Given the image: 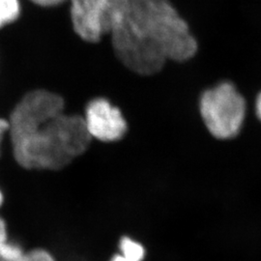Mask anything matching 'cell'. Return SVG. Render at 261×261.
<instances>
[{"label":"cell","mask_w":261,"mask_h":261,"mask_svg":"<svg viewBox=\"0 0 261 261\" xmlns=\"http://www.w3.org/2000/svg\"><path fill=\"white\" fill-rule=\"evenodd\" d=\"M17 163L28 169H60L87 149L89 136L84 117L64 113L57 94L34 90L13 112L9 130Z\"/></svg>","instance_id":"obj_1"},{"label":"cell","mask_w":261,"mask_h":261,"mask_svg":"<svg viewBox=\"0 0 261 261\" xmlns=\"http://www.w3.org/2000/svg\"><path fill=\"white\" fill-rule=\"evenodd\" d=\"M110 35L118 59L140 75L158 73L168 60L186 61L197 49L186 21L168 0H129Z\"/></svg>","instance_id":"obj_2"},{"label":"cell","mask_w":261,"mask_h":261,"mask_svg":"<svg viewBox=\"0 0 261 261\" xmlns=\"http://www.w3.org/2000/svg\"><path fill=\"white\" fill-rule=\"evenodd\" d=\"M199 111L207 130L214 138L229 140L242 129L247 106L233 84L225 82L202 94Z\"/></svg>","instance_id":"obj_3"},{"label":"cell","mask_w":261,"mask_h":261,"mask_svg":"<svg viewBox=\"0 0 261 261\" xmlns=\"http://www.w3.org/2000/svg\"><path fill=\"white\" fill-rule=\"evenodd\" d=\"M129 0H71V19L76 34L96 43L111 34L126 15Z\"/></svg>","instance_id":"obj_4"},{"label":"cell","mask_w":261,"mask_h":261,"mask_svg":"<svg viewBox=\"0 0 261 261\" xmlns=\"http://www.w3.org/2000/svg\"><path fill=\"white\" fill-rule=\"evenodd\" d=\"M84 120L91 139L105 142L121 140L127 130L121 112L103 98L88 103Z\"/></svg>","instance_id":"obj_5"},{"label":"cell","mask_w":261,"mask_h":261,"mask_svg":"<svg viewBox=\"0 0 261 261\" xmlns=\"http://www.w3.org/2000/svg\"><path fill=\"white\" fill-rule=\"evenodd\" d=\"M23 253L19 245L9 241L7 225L0 218V260L18 261Z\"/></svg>","instance_id":"obj_6"},{"label":"cell","mask_w":261,"mask_h":261,"mask_svg":"<svg viewBox=\"0 0 261 261\" xmlns=\"http://www.w3.org/2000/svg\"><path fill=\"white\" fill-rule=\"evenodd\" d=\"M120 253L115 254L111 261H142L145 250L140 244L129 237H123L119 243Z\"/></svg>","instance_id":"obj_7"},{"label":"cell","mask_w":261,"mask_h":261,"mask_svg":"<svg viewBox=\"0 0 261 261\" xmlns=\"http://www.w3.org/2000/svg\"><path fill=\"white\" fill-rule=\"evenodd\" d=\"M19 0H0V28L14 22L19 18Z\"/></svg>","instance_id":"obj_8"},{"label":"cell","mask_w":261,"mask_h":261,"mask_svg":"<svg viewBox=\"0 0 261 261\" xmlns=\"http://www.w3.org/2000/svg\"><path fill=\"white\" fill-rule=\"evenodd\" d=\"M18 261H56L53 255L45 250H34L24 252Z\"/></svg>","instance_id":"obj_9"},{"label":"cell","mask_w":261,"mask_h":261,"mask_svg":"<svg viewBox=\"0 0 261 261\" xmlns=\"http://www.w3.org/2000/svg\"><path fill=\"white\" fill-rule=\"evenodd\" d=\"M33 3L40 5V6H44V7H48V6H55L58 5L60 3H62L65 0H30Z\"/></svg>","instance_id":"obj_10"},{"label":"cell","mask_w":261,"mask_h":261,"mask_svg":"<svg viewBox=\"0 0 261 261\" xmlns=\"http://www.w3.org/2000/svg\"><path fill=\"white\" fill-rule=\"evenodd\" d=\"M8 130H9V121L5 120L3 118H0V143L3 139V136Z\"/></svg>","instance_id":"obj_11"},{"label":"cell","mask_w":261,"mask_h":261,"mask_svg":"<svg viewBox=\"0 0 261 261\" xmlns=\"http://www.w3.org/2000/svg\"><path fill=\"white\" fill-rule=\"evenodd\" d=\"M255 113L258 119L261 121V92L258 94L256 101H255Z\"/></svg>","instance_id":"obj_12"},{"label":"cell","mask_w":261,"mask_h":261,"mask_svg":"<svg viewBox=\"0 0 261 261\" xmlns=\"http://www.w3.org/2000/svg\"><path fill=\"white\" fill-rule=\"evenodd\" d=\"M3 201H4V196H3V194H2V192L0 190V207L3 204Z\"/></svg>","instance_id":"obj_13"},{"label":"cell","mask_w":261,"mask_h":261,"mask_svg":"<svg viewBox=\"0 0 261 261\" xmlns=\"http://www.w3.org/2000/svg\"><path fill=\"white\" fill-rule=\"evenodd\" d=\"M0 261H2V260H0Z\"/></svg>","instance_id":"obj_14"}]
</instances>
